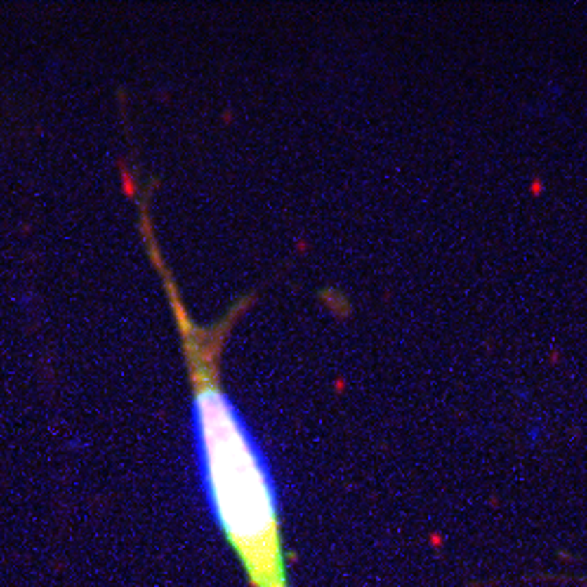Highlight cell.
Returning a JSON list of instances; mask_svg holds the SVG:
<instances>
[{
	"label": "cell",
	"mask_w": 587,
	"mask_h": 587,
	"mask_svg": "<svg viewBox=\"0 0 587 587\" xmlns=\"http://www.w3.org/2000/svg\"><path fill=\"white\" fill-rule=\"evenodd\" d=\"M122 183L140 213L138 229L176 324L190 383V426L200 489L224 539L253 587H289L279 487L259 440L222 383V359L235 324L257 301L246 294L220 320L200 324L190 313L161 253L150 216V190L124 170Z\"/></svg>",
	"instance_id": "6da1fadb"
}]
</instances>
